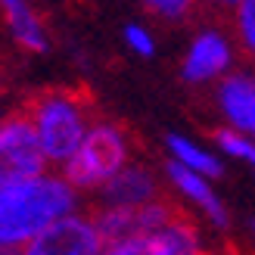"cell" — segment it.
I'll use <instances>...</instances> for the list:
<instances>
[{
  "label": "cell",
  "instance_id": "obj_3",
  "mask_svg": "<svg viewBox=\"0 0 255 255\" xmlns=\"http://www.w3.org/2000/svg\"><path fill=\"white\" fill-rule=\"evenodd\" d=\"M131 159H134V146H131L128 128H122L119 122H109V119H94L81 146L72 152V159L59 171L69 177V184L78 193H97Z\"/></svg>",
  "mask_w": 255,
  "mask_h": 255
},
{
  "label": "cell",
  "instance_id": "obj_11",
  "mask_svg": "<svg viewBox=\"0 0 255 255\" xmlns=\"http://www.w3.org/2000/svg\"><path fill=\"white\" fill-rule=\"evenodd\" d=\"M215 106L227 128L255 134V72H227L215 84Z\"/></svg>",
  "mask_w": 255,
  "mask_h": 255
},
{
  "label": "cell",
  "instance_id": "obj_7",
  "mask_svg": "<svg viewBox=\"0 0 255 255\" xmlns=\"http://www.w3.org/2000/svg\"><path fill=\"white\" fill-rule=\"evenodd\" d=\"M106 240L100 234L94 215H84L81 209L66 215L37 234L31 243H25L19 255H103Z\"/></svg>",
  "mask_w": 255,
  "mask_h": 255
},
{
  "label": "cell",
  "instance_id": "obj_15",
  "mask_svg": "<svg viewBox=\"0 0 255 255\" xmlns=\"http://www.w3.org/2000/svg\"><path fill=\"white\" fill-rule=\"evenodd\" d=\"M231 16V34L240 47V53L255 59V0H237Z\"/></svg>",
  "mask_w": 255,
  "mask_h": 255
},
{
  "label": "cell",
  "instance_id": "obj_20",
  "mask_svg": "<svg viewBox=\"0 0 255 255\" xmlns=\"http://www.w3.org/2000/svg\"><path fill=\"white\" fill-rule=\"evenodd\" d=\"M0 255H19V249H9V246H0Z\"/></svg>",
  "mask_w": 255,
  "mask_h": 255
},
{
  "label": "cell",
  "instance_id": "obj_12",
  "mask_svg": "<svg viewBox=\"0 0 255 255\" xmlns=\"http://www.w3.org/2000/svg\"><path fill=\"white\" fill-rule=\"evenodd\" d=\"M0 12L6 19V28L25 53H47L50 34L44 28V19L34 12L28 0H0Z\"/></svg>",
  "mask_w": 255,
  "mask_h": 255
},
{
  "label": "cell",
  "instance_id": "obj_9",
  "mask_svg": "<svg viewBox=\"0 0 255 255\" xmlns=\"http://www.w3.org/2000/svg\"><path fill=\"white\" fill-rule=\"evenodd\" d=\"M181 212L174 206V199L168 196H159L146 202V206H97L94 212V221L100 227L103 240H122V237H131V234H140V231H156V227L168 224L174 215Z\"/></svg>",
  "mask_w": 255,
  "mask_h": 255
},
{
  "label": "cell",
  "instance_id": "obj_16",
  "mask_svg": "<svg viewBox=\"0 0 255 255\" xmlns=\"http://www.w3.org/2000/svg\"><path fill=\"white\" fill-rule=\"evenodd\" d=\"M143 6L152 12V16H159V19L184 22L202 6V0H143Z\"/></svg>",
  "mask_w": 255,
  "mask_h": 255
},
{
  "label": "cell",
  "instance_id": "obj_4",
  "mask_svg": "<svg viewBox=\"0 0 255 255\" xmlns=\"http://www.w3.org/2000/svg\"><path fill=\"white\" fill-rule=\"evenodd\" d=\"M103 255H209V243L193 218L177 212L156 231H140L122 240H109Z\"/></svg>",
  "mask_w": 255,
  "mask_h": 255
},
{
  "label": "cell",
  "instance_id": "obj_13",
  "mask_svg": "<svg viewBox=\"0 0 255 255\" xmlns=\"http://www.w3.org/2000/svg\"><path fill=\"white\" fill-rule=\"evenodd\" d=\"M165 152H168V159L181 162L184 168L199 171V174L212 177V181L224 174V156L221 152L206 146V143H199L193 137H187V134H168L165 137Z\"/></svg>",
  "mask_w": 255,
  "mask_h": 255
},
{
  "label": "cell",
  "instance_id": "obj_17",
  "mask_svg": "<svg viewBox=\"0 0 255 255\" xmlns=\"http://www.w3.org/2000/svg\"><path fill=\"white\" fill-rule=\"evenodd\" d=\"M122 41H125V47L131 50L134 56H140V59L156 56V37H152V31L146 28V25H137V22L125 25V28H122Z\"/></svg>",
  "mask_w": 255,
  "mask_h": 255
},
{
  "label": "cell",
  "instance_id": "obj_5",
  "mask_svg": "<svg viewBox=\"0 0 255 255\" xmlns=\"http://www.w3.org/2000/svg\"><path fill=\"white\" fill-rule=\"evenodd\" d=\"M50 162L44 156L41 140H37L34 125L25 116V109L0 119V187L44 174Z\"/></svg>",
  "mask_w": 255,
  "mask_h": 255
},
{
  "label": "cell",
  "instance_id": "obj_21",
  "mask_svg": "<svg viewBox=\"0 0 255 255\" xmlns=\"http://www.w3.org/2000/svg\"><path fill=\"white\" fill-rule=\"evenodd\" d=\"M252 72H255V59H252Z\"/></svg>",
  "mask_w": 255,
  "mask_h": 255
},
{
  "label": "cell",
  "instance_id": "obj_8",
  "mask_svg": "<svg viewBox=\"0 0 255 255\" xmlns=\"http://www.w3.org/2000/svg\"><path fill=\"white\" fill-rule=\"evenodd\" d=\"M162 174H165V184H168L171 193L181 196L184 202H190L206 224H212L215 231H227V227H231V209H227L224 199L218 196L212 177L199 174V171H190L174 159H165Z\"/></svg>",
  "mask_w": 255,
  "mask_h": 255
},
{
  "label": "cell",
  "instance_id": "obj_6",
  "mask_svg": "<svg viewBox=\"0 0 255 255\" xmlns=\"http://www.w3.org/2000/svg\"><path fill=\"white\" fill-rule=\"evenodd\" d=\"M237 53L240 47L231 31L218 28V25H206L193 34V41H190L181 59V81L190 87L218 84L227 72H234Z\"/></svg>",
  "mask_w": 255,
  "mask_h": 255
},
{
  "label": "cell",
  "instance_id": "obj_18",
  "mask_svg": "<svg viewBox=\"0 0 255 255\" xmlns=\"http://www.w3.org/2000/svg\"><path fill=\"white\" fill-rule=\"evenodd\" d=\"M202 6H209L212 12H231L237 6V0H202Z\"/></svg>",
  "mask_w": 255,
  "mask_h": 255
},
{
  "label": "cell",
  "instance_id": "obj_19",
  "mask_svg": "<svg viewBox=\"0 0 255 255\" xmlns=\"http://www.w3.org/2000/svg\"><path fill=\"white\" fill-rule=\"evenodd\" d=\"M246 231H249V237L255 240V218H246Z\"/></svg>",
  "mask_w": 255,
  "mask_h": 255
},
{
  "label": "cell",
  "instance_id": "obj_10",
  "mask_svg": "<svg viewBox=\"0 0 255 255\" xmlns=\"http://www.w3.org/2000/svg\"><path fill=\"white\" fill-rule=\"evenodd\" d=\"M165 174H159L152 165L131 159L122 171H116L109 181L97 190L100 206H146V202L165 196Z\"/></svg>",
  "mask_w": 255,
  "mask_h": 255
},
{
  "label": "cell",
  "instance_id": "obj_1",
  "mask_svg": "<svg viewBox=\"0 0 255 255\" xmlns=\"http://www.w3.org/2000/svg\"><path fill=\"white\" fill-rule=\"evenodd\" d=\"M81 209V193L62 171H44L0 187V246L22 249L53 221Z\"/></svg>",
  "mask_w": 255,
  "mask_h": 255
},
{
  "label": "cell",
  "instance_id": "obj_2",
  "mask_svg": "<svg viewBox=\"0 0 255 255\" xmlns=\"http://www.w3.org/2000/svg\"><path fill=\"white\" fill-rule=\"evenodd\" d=\"M25 116L34 125L50 168H62L72 159V152L81 146L84 134L97 119L91 100L72 87H50V91L34 94L25 106Z\"/></svg>",
  "mask_w": 255,
  "mask_h": 255
},
{
  "label": "cell",
  "instance_id": "obj_14",
  "mask_svg": "<svg viewBox=\"0 0 255 255\" xmlns=\"http://www.w3.org/2000/svg\"><path fill=\"white\" fill-rule=\"evenodd\" d=\"M212 143L224 159H234V162H240V165H246V168L255 171V134H246V131H237V128L221 125V128H215Z\"/></svg>",
  "mask_w": 255,
  "mask_h": 255
}]
</instances>
